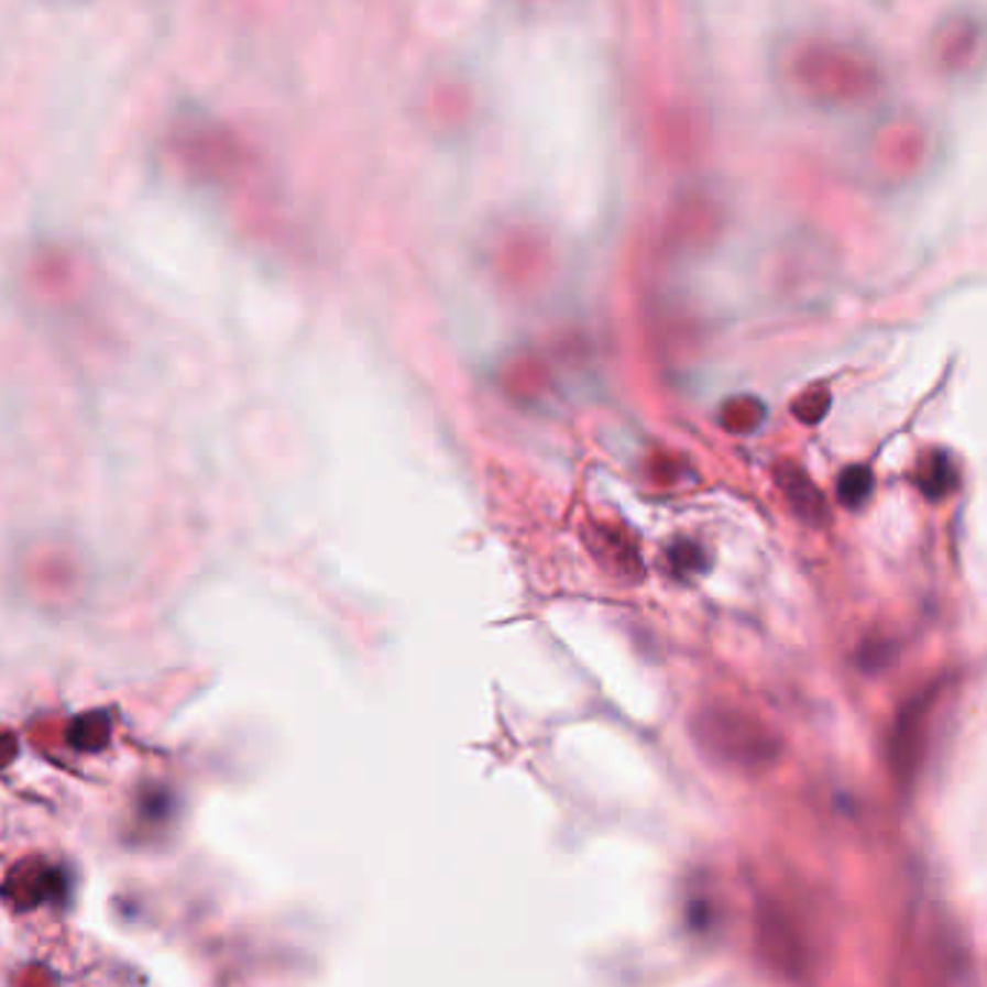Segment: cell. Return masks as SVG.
I'll return each mask as SVG.
<instances>
[{
	"instance_id": "cell-1",
	"label": "cell",
	"mask_w": 987,
	"mask_h": 987,
	"mask_svg": "<svg viewBox=\"0 0 987 987\" xmlns=\"http://www.w3.org/2000/svg\"><path fill=\"white\" fill-rule=\"evenodd\" d=\"M690 727L708 754L731 766H763L777 754L771 731L750 713L731 704H704Z\"/></svg>"
},
{
	"instance_id": "cell-2",
	"label": "cell",
	"mask_w": 987,
	"mask_h": 987,
	"mask_svg": "<svg viewBox=\"0 0 987 987\" xmlns=\"http://www.w3.org/2000/svg\"><path fill=\"white\" fill-rule=\"evenodd\" d=\"M797 73L818 99L832 105L866 101L878 90V67L873 58L846 44L812 46L797 64Z\"/></svg>"
},
{
	"instance_id": "cell-3",
	"label": "cell",
	"mask_w": 987,
	"mask_h": 987,
	"mask_svg": "<svg viewBox=\"0 0 987 987\" xmlns=\"http://www.w3.org/2000/svg\"><path fill=\"white\" fill-rule=\"evenodd\" d=\"M774 483H777L782 500H786L797 520L812 528L829 526L826 494L797 462H780L774 468Z\"/></svg>"
},
{
	"instance_id": "cell-4",
	"label": "cell",
	"mask_w": 987,
	"mask_h": 987,
	"mask_svg": "<svg viewBox=\"0 0 987 987\" xmlns=\"http://www.w3.org/2000/svg\"><path fill=\"white\" fill-rule=\"evenodd\" d=\"M7 896L21 907V910H32L44 901H53V898L67 896V887H64V873L55 869V866L44 864V860H26L9 875Z\"/></svg>"
},
{
	"instance_id": "cell-5",
	"label": "cell",
	"mask_w": 987,
	"mask_h": 987,
	"mask_svg": "<svg viewBox=\"0 0 987 987\" xmlns=\"http://www.w3.org/2000/svg\"><path fill=\"white\" fill-rule=\"evenodd\" d=\"M935 690L939 684H930V688L919 690L915 697L907 699L896 720V757L898 766L910 768L919 757L921 748V734H924L926 720H930V711H933Z\"/></svg>"
},
{
	"instance_id": "cell-6",
	"label": "cell",
	"mask_w": 987,
	"mask_h": 987,
	"mask_svg": "<svg viewBox=\"0 0 987 987\" xmlns=\"http://www.w3.org/2000/svg\"><path fill=\"white\" fill-rule=\"evenodd\" d=\"M935 50H939V64L950 73L970 69L973 64L979 62V55L985 53V30L973 21L950 23Z\"/></svg>"
},
{
	"instance_id": "cell-7",
	"label": "cell",
	"mask_w": 987,
	"mask_h": 987,
	"mask_svg": "<svg viewBox=\"0 0 987 987\" xmlns=\"http://www.w3.org/2000/svg\"><path fill=\"white\" fill-rule=\"evenodd\" d=\"M958 485V471L944 451H926L919 462V489L926 500L950 497Z\"/></svg>"
},
{
	"instance_id": "cell-8",
	"label": "cell",
	"mask_w": 987,
	"mask_h": 987,
	"mask_svg": "<svg viewBox=\"0 0 987 987\" xmlns=\"http://www.w3.org/2000/svg\"><path fill=\"white\" fill-rule=\"evenodd\" d=\"M763 419H766V405L754 396L731 398L720 414L722 428L731 430V434H750V430L759 428Z\"/></svg>"
},
{
	"instance_id": "cell-9",
	"label": "cell",
	"mask_w": 987,
	"mask_h": 987,
	"mask_svg": "<svg viewBox=\"0 0 987 987\" xmlns=\"http://www.w3.org/2000/svg\"><path fill=\"white\" fill-rule=\"evenodd\" d=\"M873 489L875 476L873 471L864 465L846 468V471L837 476V500H841V505H846V508H860L866 500L873 497Z\"/></svg>"
},
{
	"instance_id": "cell-10",
	"label": "cell",
	"mask_w": 987,
	"mask_h": 987,
	"mask_svg": "<svg viewBox=\"0 0 987 987\" xmlns=\"http://www.w3.org/2000/svg\"><path fill=\"white\" fill-rule=\"evenodd\" d=\"M892 658H896V644L884 641V638H869L857 650V665H860L864 673H878Z\"/></svg>"
},
{
	"instance_id": "cell-11",
	"label": "cell",
	"mask_w": 987,
	"mask_h": 987,
	"mask_svg": "<svg viewBox=\"0 0 987 987\" xmlns=\"http://www.w3.org/2000/svg\"><path fill=\"white\" fill-rule=\"evenodd\" d=\"M829 405H832V396H829V391H823V387H814V391L803 393V396L797 398L791 410H794V416L803 421V425H818V421L829 414Z\"/></svg>"
},
{
	"instance_id": "cell-12",
	"label": "cell",
	"mask_w": 987,
	"mask_h": 987,
	"mask_svg": "<svg viewBox=\"0 0 987 987\" xmlns=\"http://www.w3.org/2000/svg\"><path fill=\"white\" fill-rule=\"evenodd\" d=\"M670 563L679 569L681 574H697L704 569V551L702 546L693 544V540H679V544L670 549Z\"/></svg>"
}]
</instances>
